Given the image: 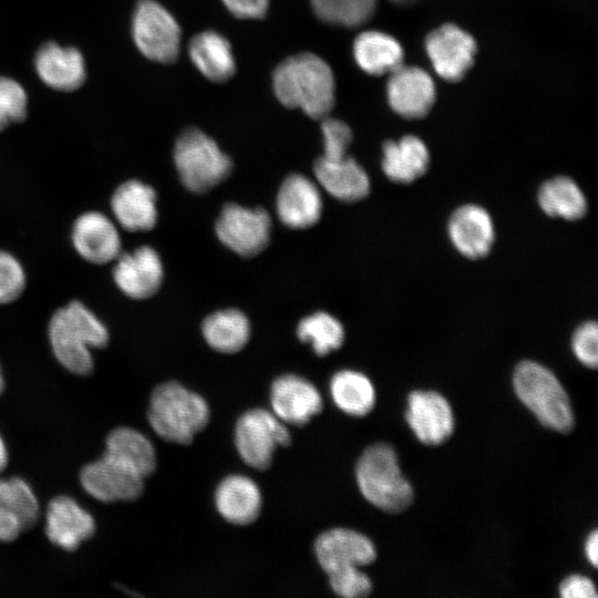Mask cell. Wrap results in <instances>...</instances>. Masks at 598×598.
Here are the masks:
<instances>
[{"mask_svg": "<svg viewBox=\"0 0 598 598\" xmlns=\"http://www.w3.org/2000/svg\"><path fill=\"white\" fill-rule=\"evenodd\" d=\"M147 419L159 437L187 445L207 425L209 408L196 392L176 381H168L152 392Z\"/></svg>", "mask_w": 598, "mask_h": 598, "instance_id": "3957f363", "label": "cell"}, {"mask_svg": "<svg viewBox=\"0 0 598 598\" xmlns=\"http://www.w3.org/2000/svg\"><path fill=\"white\" fill-rule=\"evenodd\" d=\"M105 455L130 467L143 478L156 467V453L152 442L140 431L121 426L110 432Z\"/></svg>", "mask_w": 598, "mask_h": 598, "instance_id": "83f0119b", "label": "cell"}, {"mask_svg": "<svg viewBox=\"0 0 598 598\" xmlns=\"http://www.w3.org/2000/svg\"><path fill=\"white\" fill-rule=\"evenodd\" d=\"M585 555L595 568L598 565V532L594 529L585 542Z\"/></svg>", "mask_w": 598, "mask_h": 598, "instance_id": "7bdbcfd3", "label": "cell"}, {"mask_svg": "<svg viewBox=\"0 0 598 598\" xmlns=\"http://www.w3.org/2000/svg\"><path fill=\"white\" fill-rule=\"evenodd\" d=\"M448 237L464 257L478 259L486 256L494 243V224L488 212L474 204L454 210L447 224Z\"/></svg>", "mask_w": 598, "mask_h": 598, "instance_id": "d6986e66", "label": "cell"}, {"mask_svg": "<svg viewBox=\"0 0 598 598\" xmlns=\"http://www.w3.org/2000/svg\"><path fill=\"white\" fill-rule=\"evenodd\" d=\"M391 2L400 6L412 4L416 0H390Z\"/></svg>", "mask_w": 598, "mask_h": 598, "instance_id": "f6af8a7d", "label": "cell"}, {"mask_svg": "<svg viewBox=\"0 0 598 598\" xmlns=\"http://www.w3.org/2000/svg\"><path fill=\"white\" fill-rule=\"evenodd\" d=\"M189 59L208 80L221 83L236 71L235 58L228 40L218 32L206 30L188 44Z\"/></svg>", "mask_w": 598, "mask_h": 598, "instance_id": "484cf974", "label": "cell"}, {"mask_svg": "<svg viewBox=\"0 0 598 598\" xmlns=\"http://www.w3.org/2000/svg\"><path fill=\"white\" fill-rule=\"evenodd\" d=\"M276 210L281 223L289 228L313 226L322 214L319 187L301 174L289 175L278 190Z\"/></svg>", "mask_w": 598, "mask_h": 598, "instance_id": "ac0fdd59", "label": "cell"}, {"mask_svg": "<svg viewBox=\"0 0 598 598\" xmlns=\"http://www.w3.org/2000/svg\"><path fill=\"white\" fill-rule=\"evenodd\" d=\"M95 532L93 516L69 496L53 498L47 508L45 534L64 550H75Z\"/></svg>", "mask_w": 598, "mask_h": 598, "instance_id": "ffe728a7", "label": "cell"}, {"mask_svg": "<svg viewBox=\"0 0 598 598\" xmlns=\"http://www.w3.org/2000/svg\"><path fill=\"white\" fill-rule=\"evenodd\" d=\"M27 112V95L22 86L8 78H0V130L22 121Z\"/></svg>", "mask_w": 598, "mask_h": 598, "instance_id": "d590c367", "label": "cell"}, {"mask_svg": "<svg viewBox=\"0 0 598 598\" xmlns=\"http://www.w3.org/2000/svg\"><path fill=\"white\" fill-rule=\"evenodd\" d=\"M297 336L302 342L309 343L318 355L323 357L342 346L344 329L333 316L320 311L299 322Z\"/></svg>", "mask_w": 598, "mask_h": 598, "instance_id": "1f68e13d", "label": "cell"}, {"mask_svg": "<svg viewBox=\"0 0 598 598\" xmlns=\"http://www.w3.org/2000/svg\"><path fill=\"white\" fill-rule=\"evenodd\" d=\"M328 575L333 592L343 598H362L372 591L370 578L359 567H348Z\"/></svg>", "mask_w": 598, "mask_h": 598, "instance_id": "8d00e7d4", "label": "cell"}, {"mask_svg": "<svg viewBox=\"0 0 598 598\" xmlns=\"http://www.w3.org/2000/svg\"><path fill=\"white\" fill-rule=\"evenodd\" d=\"M513 388L544 426L559 433L574 429L575 417L567 392L546 367L530 360L519 362L514 370Z\"/></svg>", "mask_w": 598, "mask_h": 598, "instance_id": "5b68a950", "label": "cell"}, {"mask_svg": "<svg viewBox=\"0 0 598 598\" xmlns=\"http://www.w3.org/2000/svg\"><path fill=\"white\" fill-rule=\"evenodd\" d=\"M561 598H597V591L590 578L582 575H570L559 585Z\"/></svg>", "mask_w": 598, "mask_h": 598, "instance_id": "ab89813d", "label": "cell"}, {"mask_svg": "<svg viewBox=\"0 0 598 598\" xmlns=\"http://www.w3.org/2000/svg\"><path fill=\"white\" fill-rule=\"evenodd\" d=\"M0 502L16 516L22 529H29L38 522V499L22 478H0Z\"/></svg>", "mask_w": 598, "mask_h": 598, "instance_id": "836d02e7", "label": "cell"}, {"mask_svg": "<svg viewBox=\"0 0 598 598\" xmlns=\"http://www.w3.org/2000/svg\"><path fill=\"white\" fill-rule=\"evenodd\" d=\"M207 344L223 353L240 351L250 337L247 317L237 309H224L207 316L202 324Z\"/></svg>", "mask_w": 598, "mask_h": 598, "instance_id": "f1b7e54d", "label": "cell"}, {"mask_svg": "<svg viewBox=\"0 0 598 598\" xmlns=\"http://www.w3.org/2000/svg\"><path fill=\"white\" fill-rule=\"evenodd\" d=\"M357 64L368 74H390L403 60V49L393 37L370 30L360 33L353 43Z\"/></svg>", "mask_w": 598, "mask_h": 598, "instance_id": "4316f807", "label": "cell"}, {"mask_svg": "<svg viewBox=\"0 0 598 598\" xmlns=\"http://www.w3.org/2000/svg\"><path fill=\"white\" fill-rule=\"evenodd\" d=\"M575 357L584 365L596 369L598 363V327L595 321L579 326L571 338Z\"/></svg>", "mask_w": 598, "mask_h": 598, "instance_id": "f35d334b", "label": "cell"}, {"mask_svg": "<svg viewBox=\"0 0 598 598\" xmlns=\"http://www.w3.org/2000/svg\"><path fill=\"white\" fill-rule=\"evenodd\" d=\"M49 339L56 360L70 372L87 375L93 371L91 348H105L109 330L83 302L72 300L59 308L49 322Z\"/></svg>", "mask_w": 598, "mask_h": 598, "instance_id": "7a4b0ae2", "label": "cell"}, {"mask_svg": "<svg viewBox=\"0 0 598 598\" xmlns=\"http://www.w3.org/2000/svg\"><path fill=\"white\" fill-rule=\"evenodd\" d=\"M313 172L320 186L338 200L358 202L369 194L368 174L348 155L336 159L321 156L316 161Z\"/></svg>", "mask_w": 598, "mask_h": 598, "instance_id": "7402d4cb", "label": "cell"}, {"mask_svg": "<svg viewBox=\"0 0 598 598\" xmlns=\"http://www.w3.org/2000/svg\"><path fill=\"white\" fill-rule=\"evenodd\" d=\"M22 530L16 516L0 502V542H12Z\"/></svg>", "mask_w": 598, "mask_h": 598, "instance_id": "b9f144b4", "label": "cell"}, {"mask_svg": "<svg viewBox=\"0 0 598 598\" xmlns=\"http://www.w3.org/2000/svg\"><path fill=\"white\" fill-rule=\"evenodd\" d=\"M270 402L274 414L291 425H305L322 410L318 389L297 374H285L272 382Z\"/></svg>", "mask_w": 598, "mask_h": 598, "instance_id": "e0dca14e", "label": "cell"}, {"mask_svg": "<svg viewBox=\"0 0 598 598\" xmlns=\"http://www.w3.org/2000/svg\"><path fill=\"white\" fill-rule=\"evenodd\" d=\"M7 463H8L7 447L2 437L0 436V473L6 468Z\"/></svg>", "mask_w": 598, "mask_h": 598, "instance_id": "ee69618b", "label": "cell"}, {"mask_svg": "<svg viewBox=\"0 0 598 598\" xmlns=\"http://www.w3.org/2000/svg\"><path fill=\"white\" fill-rule=\"evenodd\" d=\"M285 423L265 409L245 412L235 426V444L241 460L258 471L268 468L279 446L290 444Z\"/></svg>", "mask_w": 598, "mask_h": 598, "instance_id": "52a82bcc", "label": "cell"}, {"mask_svg": "<svg viewBox=\"0 0 598 598\" xmlns=\"http://www.w3.org/2000/svg\"><path fill=\"white\" fill-rule=\"evenodd\" d=\"M174 162L183 185L193 193H206L225 181L233 162L217 143L202 131L190 127L177 138Z\"/></svg>", "mask_w": 598, "mask_h": 598, "instance_id": "8992f818", "label": "cell"}, {"mask_svg": "<svg viewBox=\"0 0 598 598\" xmlns=\"http://www.w3.org/2000/svg\"><path fill=\"white\" fill-rule=\"evenodd\" d=\"M225 7L237 18L260 19L268 9L269 0H221Z\"/></svg>", "mask_w": 598, "mask_h": 598, "instance_id": "60d3db41", "label": "cell"}, {"mask_svg": "<svg viewBox=\"0 0 598 598\" xmlns=\"http://www.w3.org/2000/svg\"><path fill=\"white\" fill-rule=\"evenodd\" d=\"M75 251L87 262L114 261L121 251V236L115 224L103 213L90 210L74 221L71 233Z\"/></svg>", "mask_w": 598, "mask_h": 598, "instance_id": "5bb4252c", "label": "cell"}, {"mask_svg": "<svg viewBox=\"0 0 598 598\" xmlns=\"http://www.w3.org/2000/svg\"><path fill=\"white\" fill-rule=\"evenodd\" d=\"M323 157L336 159L347 156L352 141L351 128L341 120L326 116L322 118Z\"/></svg>", "mask_w": 598, "mask_h": 598, "instance_id": "74e56055", "label": "cell"}, {"mask_svg": "<svg viewBox=\"0 0 598 598\" xmlns=\"http://www.w3.org/2000/svg\"><path fill=\"white\" fill-rule=\"evenodd\" d=\"M315 551L326 574L348 567L365 566L377 557L374 544L365 535L349 528L323 532L316 539Z\"/></svg>", "mask_w": 598, "mask_h": 598, "instance_id": "9a60e30c", "label": "cell"}, {"mask_svg": "<svg viewBox=\"0 0 598 598\" xmlns=\"http://www.w3.org/2000/svg\"><path fill=\"white\" fill-rule=\"evenodd\" d=\"M215 505L219 515L228 523L248 525L259 516L261 492L251 478L239 474L229 475L216 488Z\"/></svg>", "mask_w": 598, "mask_h": 598, "instance_id": "603a6c76", "label": "cell"}, {"mask_svg": "<svg viewBox=\"0 0 598 598\" xmlns=\"http://www.w3.org/2000/svg\"><path fill=\"white\" fill-rule=\"evenodd\" d=\"M277 99L287 107L300 109L315 120L329 116L336 101V82L329 64L313 53L283 60L274 71Z\"/></svg>", "mask_w": 598, "mask_h": 598, "instance_id": "6da1fadb", "label": "cell"}, {"mask_svg": "<svg viewBox=\"0 0 598 598\" xmlns=\"http://www.w3.org/2000/svg\"><path fill=\"white\" fill-rule=\"evenodd\" d=\"M355 477L363 497L384 512H403L413 502V487L403 476L398 455L389 444L377 443L365 448L358 461Z\"/></svg>", "mask_w": 598, "mask_h": 598, "instance_id": "277c9868", "label": "cell"}, {"mask_svg": "<svg viewBox=\"0 0 598 598\" xmlns=\"http://www.w3.org/2000/svg\"><path fill=\"white\" fill-rule=\"evenodd\" d=\"M404 416L414 435L425 445L444 443L455 427L448 401L435 391H412Z\"/></svg>", "mask_w": 598, "mask_h": 598, "instance_id": "8fae6325", "label": "cell"}, {"mask_svg": "<svg viewBox=\"0 0 598 598\" xmlns=\"http://www.w3.org/2000/svg\"><path fill=\"white\" fill-rule=\"evenodd\" d=\"M80 482L87 494L103 503L134 501L144 489L142 476L105 454L82 468Z\"/></svg>", "mask_w": 598, "mask_h": 598, "instance_id": "30bf717a", "label": "cell"}, {"mask_svg": "<svg viewBox=\"0 0 598 598\" xmlns=\"http://www.w3.org/2000/svg\"><path fill=\"white\" fill-rule=\"evenodd\" d=\"M537 200L542 210L550 217L576 220L587 210L582 190L571 178L565 176H557L543 183Z\"/></svg>", "mask_w": 598, "mask_h": 598, "instance_id": "4dcf8cb0", "label": "cell"}, {"mask_svg": "<svg viewBox=\"0 0 598 598\" xmlns=\"http://www.w3.org/2000/svg\"><path fill=\"white\" fill-rule=\"evenodd\" d=\"M132 33L137 49L150 60L174 62L179 53L181 28L174 17L154 0H140Z\"/></svg>", "mask_w": 598, "mask_h": 598, "instance_id": "ba28073f", "label": "cell"}, {"mask_svg": "<svg viewBox=\"0 0 598 598\" xmlns=\"http://www.w3.org/2000/svg\"><path fill=\"white\" fill-rule=\"evenodd\" d=\"M25 281L20 261L12 254L0 250V305L18 299L24 290Z\"/></svg>", "mask_w": 598, "mask_h": 598, "instance_id": "e575fe53", "label": "cell"}, {"mask_svg": "<svg viewBox=\"0 0 598 598\" xmlns=\"http://www.w3.org/2000/svg\"><path fill=\"white\" fill-rule=\"evenodd\" d=\"M429 164V150L416 136L406 135L399 141H388L383 145L382 169L394 183L414 182L427 171Z\"/></svg>", "mask_w": 598, "mask_h": 598, "instance_id": "d4e9b609", "label": "cell"}, {"mask_svg": "<svg viewBox=\"0 0 598 598\" xmlns=\"http://www.w3.org/2000/svg\"><path fill=\"white\" fill-rule=\"evenodd\" d=\"M3 389H4V380H3V374L0 367V395L3 392Z\"/></svg>", "mask_w": 598, "mask_h": 598, "instance_id": "bcb514c9", "label": "cell"}, {"mask_svg": "<svg viewBox=\"0 0 598 598\" xmlns=\"http://www.w3.org/2000/svg\"><path fill=\"white\" fill-rule=\"evenodd\" d=\"M34 62L40 79L55 90L73 91L85 80L83 56L74 48L47 43L38 51Z\"/></svg>", "mask_w": 598, "mask_h": 598, "instance_id": "cb8c5ba5", "label": "cell"}, {"mask_svg": "<svg viewBox=\"0 0 598 598\" xmlns=\"http://www.w3.org/2000/svg\"><path fill=\"white\" fill-rule=\"evenodd\" d=\"M386 94L389 104L399 115L420 118L429 113L435 101V86L424 70L400 65L390 73Z\"/></svg>", "mask_w": 598, "mask_h": 598, "instance_id": "2e32d148", "label": "cell"}, {"mask_svg": "<svg viewBox=\"0 0 598 598\" xmlns=\"http://www.w3.org/2000/svg\"><path fill=\"white\" fill-rule=\"evenodd\" d=\"M155 189L137 179L122 183L111 197L116 221L128 231H147L157 221Z\"/></svg>", "mask_w": 598, "mask_h": 598, "instance_id": "44dd1931", "label": "cell"}, {"mask_svg": "<svg viewBox=\"0 0 598 598\" xmlns=\"http://www.w3.org/2000/svg\"><path fill=\"white\" fill-rule=\"evenodd\" d=\"M113 279L117 288L132 299H147L161 288L164 278L162 259L150 246L121 252L114 260Z\"/></svg>", "mask_w": 598, "mask_h": 598, "instance_id": "4fadbf2b", "label": "cell"}, {"mask_svg": "<svg viewBox=\"0 0 598 598\" xmlns=\"http://www.w3.org/2000/svg\"><path fill=\"white\" fill-rule=\"evenodd\" d=\"M270 230L271 220L264 208H248L235 203L223 207L215 224L218 239L243 257L261 252L269 243Z\"/></svg>", "mask_w": 598, "mask_h": 598, "instance_id": "9c48e42d", "label": "cell"}, {"mask_svg": "<svg viewBox=\"0 0 598 598\" xmlns=\"http://www.w3.org/2000/svg\"><path fill=\"white\" fill-rule=\"evenodd\" d=\"M334 404L348 415L364 416L375 404V390L370 379L354 370H341L330 381Z\"/></svg>", "mask_w": 598, "mask_h": 598, "instance_id": "f546056e", "label": "cell"}, {"mask_svg": "<svg viewBox=\"0 0 598 598\" xmlns=\"http://www.w3.org/2000/svg\"><path fill=\"white\" fill-rule=\"evenodd\" d=\"M316 16L323 22L358 27L374 13L377 0H310Z\"/></svg>", "mask_w": 598, "mask_h": 598, "instance_id": "d6a6232c", "label": "cell"}, {"mask_svg": "<svg viewBox=\"0 0 598 598\" xmlns=\"http://www.w3.org/2000/svg\"><path fill=\"white\" fill-rule=\"evenodd\" d=\"M425 49L435 72L446 81H458L473 64L476 43L471 34L454 24L432 31Z\"/></svg>", "mask_w": 598, "mask_h": 598, "instance_id": "7c38bea8", "label": "cell"}]
</instances>
